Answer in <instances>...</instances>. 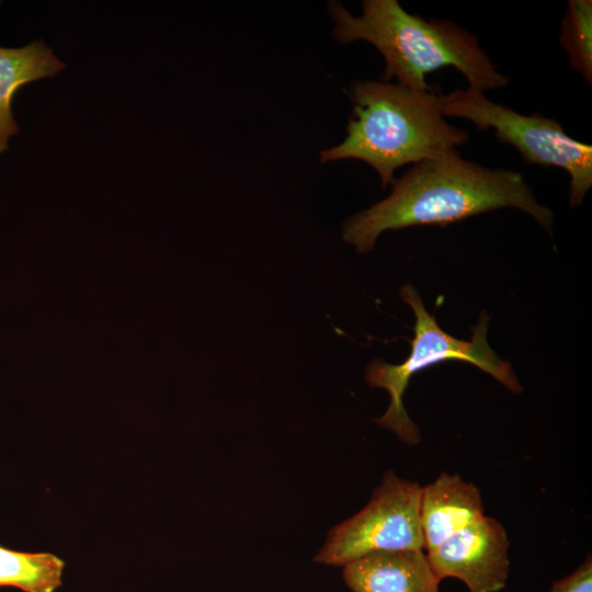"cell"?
<instances>
[{"mask_svg":"<svg viewBox=\"0 0 592 592\" xmlns=\"http://www.w3.org/2000/svg\"><path fill=\"white\" fill-rule=\"evenodd\" d=\"M504 207L522 209L551 234L554 213L537 203L520 172L485 168L453 149L414 163L386 198L343 224L342 239L366 253L386 230L447 226Z\"/></svg>","mask_w":592,"mask_h":592,"instance_id":"cell-1","label":"cell"},{"mask_svg":"<svg viewBox=\"0 0 592 592\" xmlns=\"http://www.w3.org/2000/svg\"><path fill=\"white\" fill-rule=\"evenodd\" d=\"M334 23L332 37L342 44L365 41L385 59L383 80L413 91H432L425 75L454 67L481 91L499 89L510 77L499 72L470 32L449 21H426L407 12L397 0H364L362 14H351L340 2L328 4Z\"/></svg>","mask_w":592,"mask_h":592,"instance_id":"cell-2","label":"cell"},{"mask_svg":"<svg viewBox=\"0 0 592 592\" xmlns=\"http://www.w3.org/2000/svg\"><path fill=\"white\" fill-rule=\"evenodd\" d=\"M348 95L353 111L346 136L322 150L320 161L362 160L379 174L383 189L395 183L398 168L456 149L469 139L466 130L442 115L434 91H413L387 81H356Z\"/></svg>","mask_w":592,"mask_h":592,"instance_id":"cell-3","label":"cell"},{"mask_svg":"<svg viewBox=\"0 0 592 592\" xmlns=\"http://www.w3.org/2000/svg\"><path fill=\"white\" fill-rule=\"evenodd\" d=\"M400 296L414 312V338L411 341L410 354L401 364L391 365L374 358L366 367V383L371 387L386 389L390 396L387 411L375 420L377 424L395 432L406 444L419 443L420 430L405 409L403 395L414 374L446 361L468 362L491 375L512 392L522 391L511 364L499 357L488 344L489 317L486 312L481 314L470 340L465 341L452 337L439 326L413 286L403 285Z\"/></svg>","mask_w":592,"mask_h":592,"instance_id":"cell-4","label":"cell"},{"mask_svg":"<svg viewBox=\"0 0 592 592\" xmlns=\"http://www.w3.org/2000/svg\"><path fill=\"white\" fill-rule=\"evenodd\" d=\"M442 115L473 122L478 129L493 128L496 137L513 146L528 164L558 167L569 174V203L579 206L592 186V146L571 138L551 117L523 115L490 101L468 87L439 93Z\"/></svg>","mask_w":592,"mask_h":592,"instance_id":"cell-5","label":"cell"},{"mask_svg":"<svg viewBox=\"0 0 592 592\" xmlns=\"http://www.w3.org/2000/svg\"><path fill=\"white\" fill-rule=\"evenodd\" d=\"M420 493L418 482L385 473L368 503L331 528L314 560L343 567L373 553L424 550Z\"/></svg>","mask_w":592,"mask_h":592,"instance_id":"cell-6","label":"cell"},{"mask_svg":"<svg viewBox=\"0 0 592 592\" xmlns=\"http://www.w3.org/2000/svg\"><path fill=\"white\" fill-rule=\"evenodd\" d=\"M509 547L503 525L483 515L425 555L440 581L454 578L469 592H499L510 574Z\"/></svg>","mask_w":592,"mask_h":592,"instance_id":"cell-7","label":"cell"},{"mask_svg":"<svg viewBox=\"0 0 592 592\" xmlns=\"http://www.w3.org/2000/svg\"><path fill=\"white\" fill-rule=\"evenodd\" d=\"M352 592H440L423 550L378 551L342 567Z\"/></svg>","mask_w":592,"mask_h":592,"instance_id":"cell-8","label":"cell"},{"mask_svg":"<svg viewBox=\"0 0 592 592\" xmlns=\"http://www.w3.org/2000/svg\"><path fill=\"white\" fill-rule=\"evenodd\" d=\"M480 490L459 475L442 473L434 481L421 487L420 523L424 549L442 542L476 522L483 514Z\"/></svg>","mask_w":592,"mask_h":592,"instance_id":"cell-9","label":"cell"},{"mask_svg":"<svg viewBox=\"0 0 592 592\" xmlns=\"http://www.w3.org/2000/svg\"><path fill=\"white\" fill-rule=\"evenodd\" d=\"M65 67L41 39L20 48L0 47V153L8 149V139L19 132L11 106L16 91L32 81L53 77Z\"/></svg>","mask_w":592,"mask_h":592,"instance_id":"cell-10","label":"cell"},{"mask_svg":"<svg viewBox=\"0 0 592 592\" xmlns=\"http://www.w3.org/2000/svg\"><path fill=\"white\" fill-rule=\"evenodd\" d=\"M65 561L48 553H25L0 546V588L55 592L62 584Z\"/></svg>","mask_w":592,"mask_h":592,"instance_id":"cell-11","label":"cell"},{"mask_svg":"<svg viewBox=\"0 0 592 592\" xmlns=\"http://www.w3.org/2000/svg\"><path fill=\"white\" fill-rule=\"evenodd\" d=\"M559 42L567 52L571 67L592 83V1L569 0Z\"/></svg>","mask_w":592,"mask_h":592,"instance_id":"cell-12","label":"cell"},{"mask_svg":"<svg viewBox=\"0 0 592 592\" xmlns=\"http://www.w3.org/2000/svg\"><path fill=\"white\" fill-rule=\"evenodd\" d=\"M548 592H592L590 555L572 573L554 581Z\"/></svg>","mask_w":592,"mask_h":592,"instance_id":"cell-13","label":"cell"}]
</instances>
